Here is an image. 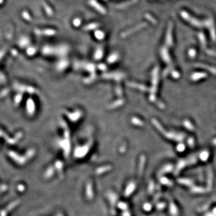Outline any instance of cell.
<instances>
[{
    "mask_svg": "<svg viewBox=\"0 0 216 216\" xmlns=\"http://www.w3.org/2000/svg\"><path fill=\"white\" fill-rule=\"evenodd\" d=\"M52 46H44L42 52L45 55H52L54 53H58L59 55H64L68 52V47L66 45H60V46L56 47Z\"/></svg>",
    "mask_w": 216,
    "mask_h": 216,
    "instance_id": "1",
    "label": "cell"
},
{
    "mask_svg": "<svg viewBox=\"0 0 216 216\" xmlns=\"http://www.w3.org/2000/svg\"><path fill=\"white\" fill-rule=\"evenodd\" d=\"M181 16L182 18L184 20H185L187 22H189L190 23H191L194 26H196L197 27H201L203 26V23L201 21H199L197 18H195L192 17L191 16L189 15L188 13H187L186 11H182L181 12Z\"/></svg>",
    "mask_w": 216,
    "mask_h": 216,
    "instance_id": "2",
    "label": "cell"
},
{
    "mask_svg": "<svg viewBox=\"0 0 216 216\" xmlns=\"http://www.w3.org/2000/svg\"><path fill=\"white\" fill-rule=\"evenodd\" d=\"M89 4L93 8H95V9L98 11L99 13L101 14H106L107 11L106 10V8H105L101 4H99V3L96 1V0H89Z\"/></svg>",
    "mask_w": 216,
    "mask_h": 216,
    "instance_id": "3",
    "label": "cell"
},
{
    "mask_svg": "<svg viewBox=\"0 0 216 216\" xmlns=\"http://www.w3.org/2000/svg\"><path fill=\"white\" fill-rule=\"evenodd\" d=\"M146 23H145V22H143V23H141V24H139L138 25H136V26L135 27H134L132 28H131V29L128 30H127L125 31V32H124L122 33V35H121V37H128L129 35H132V34H133L134 32H136V31H138L139 30H141L142 29V28H143L146 26Z\"/></svg>",
    "mask_w": 216,
    "mask_h": 216,
    "instance_id": "4",
    "label": "cell"
},
{
    "mask_svg": "<svg viewBox=\"0 0 216 216\" xmlns=\"http://www.w3.org/2000/svg\"><path fill=\"white\" fill-rule=\"evenodd\" d=\"M35 32L37 35H45L48 37H52L55 35L57 34V31L53 29H45V30H38L36 29Z\"/></svg>",
    "mask_w": 216,
    "mask_h": 216,
    "instance_id": "5",
    "label": "cell"
},
{
    "mask_svg": "<svg viewBox=\"0 0 216 216\" xmlns=\"http://www.w3.org/2000/svg\"><path fill=\"white\" fill-rule=\"evenodd\" d=\"M204 22H205L206 26H208L209 27L210 33H211V38L214 39V40H215L216 39V33H215V31L214 20H212V18H209Z\"/></svg>",
    "mask_w": 216,
    "mask_h": 216,
    "instance_id": "6",
    "label": "cell"
},
{
    "mask_svg": "<svg viewBox=\"0 0 216 216\" xmlns=\"http://www.w3.org/2000/svg\"><path fill=\"white\" fill-rule=\"evenodd\" d=\"M172 28L173 25L171 22H170L167 29V37H166V44L167 46L171 47L173 45V37H172Z\"/></svg>",
    "mask_w": 216,
    "mask_h": 216,
    "instance_id": "7",
    "label": "cell"
},
{
    "mask_svg": "<svg viewBox=\"0 0 216 216\" xmlns=\"http://www.w3.org/2000/svg\"><path fill=\"white\" fill-rule=\"evenodd\" d=\"M30 44V39L27 37H22L18 40V45L21 48H25V47H29V45Z\"/></svg>",
    "mask_w": 216,
    "mask_h": 216,
    "instance_id": "8",
    "label": "cell"
},
{
    "mask_svg": "<svg viewBox=\"0 0 216 216\" xmlns=\"http://www.w3.org/2000/svg\"><path fill=\"white\" fill-rule=\"evenodd\" d=\"M161 56L165 62H171V58H170L168 51H167V49L166 47H163L162 49H161Z\"/></svg>",
    "mask_w": 216,
    "mask_h": 216,
    "instance_id": "9",
    "label": "cell"
},
{
    "mask_svg": "<svg viewBox=\"0 0 216 216\" xmlns=\"http://www.w3.org/2000/svg\"><path fill=\"white\" fill-rule=\"evenodd\" d=\"M99 26V23L97 22H92V23L87 24L86 26L84 27V30L86 31H90V30H96L97 29V27Z\"/></svg>",
    "mask_w": 216,
    "mask_h": 216,
    "instance_id": "10",
    "label": "cell"
},
{
    "mask_svg": "<svg viewBox=\"0 0 216 216\" xmlns=\"http://www.w3.org/2000/svg\"><path fill=\"white\" fill-rule=\"evenodd\" d=\"M94 35H95V37L96 39H98V40H102V39H104L105 37L104 32L100 30H96L95 31Z\"/></svg>",
    "mask_w": 216,
    "mask_h": 216,
    "instance_id": "11",
    "label": "cell"
},
{
    "mask_svg": "<svg viewBox=\"0 0 216 216\" xmlns=\"http://www.w3.org/2000/svg\"><path fill=\"white\" fill-rule=\"evenodd\" d=\"M42 4H43V7H44V10H45V13H46L47 15L49 16H52L53 15V11L52 8H51L49 6L46 4V3L43 2L42 3Z\"/></svg>",
    "mask_w": 216,
    "mask_h": 216,
    "instance_id": "12",
    "label": "cell"
},
{
    "mask_svg": "<svg viewBox=\"0 0 216 216\" xmlns=\"http://www.w3.org/2000/svg\"><path fill=\"white\" fill-rule=\"evenodd\" d=\"M103 55H104V51H103V49H102L101 48H98V49L96 50V52L95 53V56H94V57H95V59L99 60V59H100V58H102V56H103Z\"/></svg>",
    "mask_w": 216,
    "mask_h": 216,
    "instance_id": "13",
    "label": "cell"
},
{
    "mask_svg": "<svg viewBox=\"0 0 216 216\" xmlns=\"http://www.w3.org/2000/svg\"><path fill=\"white\" fill-rule=\"evenodd\" d=\"M119 58V55L118 53H113L112 54H110V55L109 56V58H108V61L109 62H113L118 60Z\"/></svg>",
    "mask_w": 216,
    "mask_h": 216,
    "instance_id": "14",
    "label": "cell"
},
{
    "mask_svg": "<svg viewBox=\"0 0 216 216\" xmlns=\"http://www.w3.org/2000/svg\"><path fill=\"white\" fill-rule=\"evenodd\" d=\"M22 17L25 20V21H32V16H31L30 13L28 12L27 11H22Z\"/></svg>",
    "mask_w": 216,
    "mask_h": 216,
    "instance_id": "15",
    "label": "cell"
},
{
    "mask_svg": "<svg viewBox=\"0 0 216 216\" xmlns=\"http://www.w3.org/2000/svg\"><path fill=\"white\" fill-rule=\"evenodd\" d=\"M206 76V74L205 73H202V72H198V73H195L193 74V75L192 76V79L193 80H197L199 79L205 77Z\"/></svg>",
    "mask_w": 216,
    "mask_h": 216,
    "instance_id": "16",
    "label": "cell"
},
{
    "mask_svg": "<svg viewBox=\"0 0 216 216\" xmlns=\"http://www.w3.org/2000/svg\"><path fill=\"white\" fill-rule=\"evenodd\" d=\"M36 52V49L35 47H29L27 49V53L30 56L35 55Z\"/></svg>",
    "mask_w": 216,
    "mask_h": 216,
    "instance_id": "17",
    "label": "cell"
},
{
    "mask_svg": "<svg viewBox=\"0 0 216 216\" xmlns=\"http://www.w3.org/2000/svg\"><path fill=\"white\" fill-rule=\"evenodd\" d=\"M199 38H200V40L201 45H202L203 47H205V45L206 44L205 35H204L203 33H200L199 34Z\"/></svg>",
    "mask_w": 216,
    "mask_h": 216,
    "instance_id": "18",
    "label": "cell"
},
{
    "mask_svg": "<svg viewBox=\"0 0 216 216\" xmlns=\"http://www.w3.org/2000/svg\"><path fill=\"white\" fill-rule=\"evenodd\" d=\"M81 23H82V21H81V18H76L75 19H73V26H74V27H80Z\"/></svg>",
    "mask_w": 216,
    "mask_h": 216,
    "instance_id": "19",
    "label": "cell"
},
{
    "mask_svg": "<svg viewBox=\"0 0 216 216\" xmlns=\"http://www.w3.org/2000/svg\"><path fill=\"white\" fill-rule=\"evenodd\" d=\"M145 17H146V18L149 21L151 22L152 23H153V24H155L156 22H157V21H156L155 18H153V16H151L150 15V14H148V13L146 14V15H145Z\"/></svg>",
    "mask_w": 216,
    "mask_h": 216,
    "instance_id": "20",
    "label": "cell"
},
{
    "mask_svg": "<svg viewBox=\"0 0 216 216\" xmlns=\"http://www.w3.org/2000/svg\"><path fill=\"white\" fill-rule=\"evenodd\" d=\"M196 54H197V52H196V51L195 49H192L189 51V56L191 57V58H194V57H195Z\"/></svg>",
    "mask_w": 216,
    "mask_h": 216,
    "instance_id": "21",
    "label": "cell"
},
{
    "mask_svg": "<svg viewBox=\"0 0 216 216\" xmlns=\"http://www.w3.org/2000/svg\"><path fill=\"white\" fill-rule=\"evenodd\" d=\"M123 216H131L130 214H129L128 212H126V213H124V214H123Z\"/></svg>",
    "mask_w": 216,
    "mask_h": 216,
    "instance_id": "22",
    "label": "cell"
}]
</instances>
